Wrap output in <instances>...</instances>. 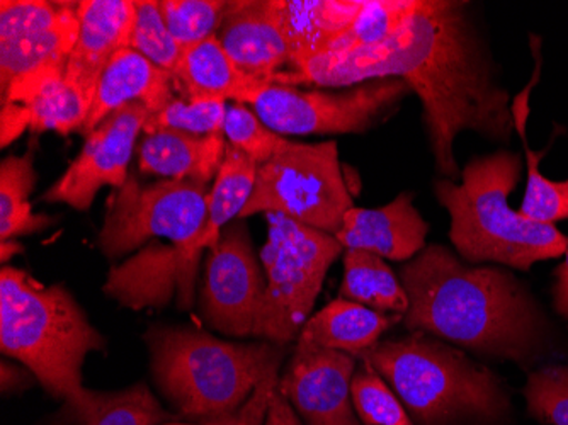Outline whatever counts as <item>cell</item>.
<instances>
[{
  "mask_svg": "<svg viewBox=\"0 0 568 425\" xmlns=\"http://www.w3.org/2000/svg\"><path fill=\"white\" fill-rule=\"evenodd\" d=\"M225 140V133L206 136L175 130L146 133L140 143V172L171 181L210 185L215 182L225 161L229 146Z\"/></svg>",
  "mask_w": 568,
  "mask_h": 425,
  "instance_id": "obj_18",
  "label": "cell"
},
{
  "mask_svg": "<svg viewBox=\"0 0 568 425\" xmlns=\"http://www.w3.org/2000/svg\"><path fill=\"white\" fill-rule=\"evenodd\" d=\"M75 4L47 0H2L0 2V41L50 30L60 24Z\"/></svg>",
  "mask_w": 568,
  "mask_h": 425,
  "instance_id": "obj_33",
  "label": "cell"
},
{
  "mask_svg": "<svg viewBox=\"0 0 568 425\" xmlns=\"http://www.w3.org/2000/svg\"><path fill=\"white\" fill-rule=\"evenodd\" d=\"M210 185L162 181L142 184L130 175L108 201L99 247L110 259L139 252L150 242L168 241L183 251L187 270L197 276L196 242L209 215Z\"/></svg>",
  "mask_w": 568,
  "mask_h": 425,
  "instance_id": "obj_8",
  "label": "cell"
},
{
  "mask_svg": "<svg viewBox=\"0 0 568 425\" xmlns=\"http://www.w3.org/2000/svg\"><path fill=\"white\" fill-rule=\"evenodd\" d=\"M400 318V315H386L359 303L337 298L310 316L298 338L361 360Z\"/></svg>",
  "mask_w": 568,
  "mask_h": 425,
  "instance_id": "obj_23",
  "label": "cell"
},
{
  "mask_svg": "<svg viewBox=\"0 0 568 425\" xmlns=\"http://www.w3.org/2000/svg\"><path fill=\"white\" fill-rule=\"evenodd\" d=\"M153 385L179 421L197 425L237 412L280 373L284 345L216 337L190 325H153L145 334Z\"/></svg>",
  "mask_w": 568,
  "mask_h": 425,
  "instance_id": "obj_3",
  "label": "cell"
},
{
  "mask_svg": "<svg viewBox=\"0 0 568 425\" xmlns=\"http://www.w3.org/2000/svg\"><path fill=\"white\" fill-rule=\"evenodd\" d=\"M412 91L402 79H379L339 91L266 84L248 104L280 135L365 133L394 117Z\"/></svg>",
  "mask_w": 568,
  "mask_h": 425,
  "instance_id": "obj_10",
  "label": "cell"
},
{
  "mask_svg": "<svg viewBox=\"0 0 568 425\" xmlns=\"http://www.w3.org/2000/svg\"><path fill=\"white\" fill-rule=\"evenodd\" d=\"M264 425H303L295 408L281 395L280 388L274 393L273 404H271L270 414H267Z\"/></svg>",
  "mask_w": 568,
  "mask_h": 425,
  "instance_id": "obj_39",
  "label": "cell"
},
{
  "mask_svg": "<svg viewBox=\"0 0 568 425\" xmlns=\"http://www.w3.org/2000/svg\"><path fill=\"white\" fill-rule=\"evenodd\" d=\"M223 133L229 145L247 155L257 168L292 145V140L271 130L254 111L239 102L226 108Z\"/></svg>",
  "mask_w": 568,
  "mask_h": 425,
  "instance_id": "obj_28",
  "label": "cell"
},
{
  "mask_svg": "<svg viewBox=\"0 0 568 425\" xmlns=\"http://www.w3.org/2000/svg\"><path fill=\"white\" fill-rule=\"evenodd\" d=\"M149 118L143 104H128L110 114L85 136L81 153L44 193L43 201L88 211L102 188H121L130 178L133 150Z\"/></svg>",
  "mask_w": 568,
  "mask_h": 425,
  "instance_id": "obj_12",
  "label": "cell"
},
{
  "mask_svg": "<svg viewBox=\"0 0 568 425\" xmlns=\"http://www.w3.org/2000/svg\"><path fill=\"white\" fill-rule=\"evenodd\" d=\"M385 380L420 425L462 415H497L506 408L503 382L458 347L426 334L379 341L361 356Z\"/></svg>",
  "mask_w": 568,
  "mask_h": 425,
  "instance_id": "obj_6",
  "label": "cell"
},
{
  "mask_svg": "<svg viewBox=\"0 0 568 425\" xmlns=\"http://www.w3.org/2000/svg\"><path fill=\"white\" fill-rule=\"evenodd\" d=\"M172 79L174 91L186 101H235L239 104H248L261 88L270 84L242 72L226 55L216 34L184 48Z\"/></svg>",
  "mask_w": 568,
  "mask_h": 425,
  "instance_id": "obj_19",
  "label": "cell"
},
{
  "mask_svg": "<svg viewBox=\"0 0 568 425\" xmlns=\"http://www.w3.org/2000/svg\"><path fill=\"white\" fill-rule=\"evenodd\" d=\"M335 142L296 143L257 168L254 191L239 220L280 213L322 232H339L353 210Z\"/></svg>",
  "mask_w": 568,
  "mask_h": 425,
  "instance_id": "obj_9",
  "label": "cell"
},
{
  "mask_svg": "<svg viewBox=\"0 0 568 425\" xmlns=\"http://www.w3.org/2000/svg\"><path fill=\"white\" fill-rule=\"evenodd\" d=\"M67 67H47L38 72L18 77L2 92V102H16L28 108L31 131H55L70 135L82 131L88 120L89 104L81 92L65 81Z\"/></svg>",
  "mask_w": 568,
  "mask_h": 425,
  "instance_id": "obj_20",
  "label": "cell"
},
{
  "mask_svg": "<svg viewBox=\"0 0 568 425\" xmlns=\"http://www.w3.org/2000/svg\"><path fill=\"white\" fill-rule=\"evenodd\" d=\"M79 37L77 8L50 30L0 41V92L14 79L47 67H67Z\"/></svg>",
  "mask_w": 568,
  "mask_h": 425,
  "instance_id": "obj_24",
  "label": "cell"
},
{
  "mask_svg": "<svg viewBox=\"0 0 568 425\" xmlns=\"http://www.w3.org/2000/svg\"><path fill=\"white\" fill-rule=\"evenodd\" d=\"M519 213L526 219L548 225L568 220V179L551 181L541 172L528 174L525 200Z\"/></svg>",
  "mask_w": 568,
  "mask_h": 425,
  "instance_id": "obj_35",
  "label": "cell"
},
{
  "mask_svg": "<svg viewBox=\"0 0 568 425\" xmlns=\"http://www.w3.org/2000/svg\"><path fill=\"white\" fill-rule=\"evenodd\" d=\"M33 382H38V380L28 367L22 366L18 361H9L8 357L2 360V392H24L33 385Z\"/></svg>",
  "mask_w": 568,
  "mask_h": 425,
  "instance_id": "obj_38",
  "label": "cell"
},
{
  "mask_svg": "<svg viewBox=\"0 0 568 425\" xmlns=\"http://www.w3.org/2000/svg\"><path fill=\"white\" fill-rule=\"evenodd\" d=\"M179 421L145 383L114 392L82 389L40 425H164Z\"/></svg>",
  "mask_w": 568,
  "mask_h": 425,
  "instance_id": "obj_21",
  "label": "cell"
},
{
  "mask_svg": "<svg viewBox=\"0 0 568 425\" xmlns=\"http://www.w3.org/2000/svg\"><path fill=\"white\" fill-rule=\"evenodd\" d=\"M264 296L263 262L255 254L245 220H234L209 249L197 300L201 318L225 337H254Z\"/></svg>",
  "mask_w": 568,
  "mask_h": 425,
  "instance_id": "obj_11",
  "label": "cell"
},
{
  "mask_svg": "<svg viewBox=\"0 0 568 425\" xmlns=\"http://www.w3.org/2000/svg\"><path fill=\"white\" fill-rule=\"evenodd\" d=\"M529 414L551 425H568V366H547L526 383Z\"/></svg>",
  "mask_w": 568,
  "mask_h": 425,
  "instance_id": "obj_34",
  "label": "cell"
},
{
  "mask_svg": "<svg viewBox=\"0 0 568 425\" xmlns=\"http://www.w3.org/2000/svg\"><path fill=\"white\" fill-rule=\"evenodd\" d=\"M0 120H2V149L11 145L28 128H31L30 111L26 105L16 104V102L2 104Z\"/></svg>",
  "mask_w": 568,
  "mask_h": 425,
  "instance_id": "obj_37",
  "label": "cell"
},
{
  "mask_svg": "<svg viewBox=\"0 0 568 425\" xmlns=\"http://www.w3.org/2000/svg\"><path fill=\"white\" fill-rule=\"evenodd\" d=\"M136 0L77 2L79 37L67 62L65 81L81 92L91 110L102 72L130 44Z\"/></svg>",
  "mask_w": 568,
  "mask_h": 425,
  "instance_id": "obj_14",
  "label": "cell"
},
{
  "mask_svg": "<svg viewBox=\"0 0 568 425\" xmlns=\"http://www.w3.org/2000/svg\"><path fill=\"white\" fill-rule=\"evenodd\" d=\"M339 298L359 303L382 313L405 315L410 302L400 277L390 265L372 252L347 249Z\"/></svg>",
  "mask_w": 568,
  "mask_h": 425,
  "instance_id": "obj_25",
  "label": "cell"
},
{
  "mask_svg": "<svg viewBox=\"0 0 568 425\" xmlns=\"http://www.w3.org/2000/svg\"><path fill=\"white\" fill-rule=\"evenodd\" d=\"M365 0H277L290 69L317 59L353 24ZM286 70V72H288Z\"/></svg>",
  "mask_w": 568,
  "mask_h": 425,
  "instance_id": "obj_22",
  "label": "cell"
},
{
  "mask_svg": "<svg viewBox=\"0 0 568 425\" xmlns=\"http://www.w3.org/2000/svg\"><path fill=\"white\" fill-rule=\"evenodd\" d=\"M351 396L363 425H414L394 389L369 364L354 373Z\"/></svg>",
  "mask_w": 568,
  "mask_h": 425,
  "instance_id": "obj_30",
  "label": "cell"
},
{
  "mask_svg": "<svg viewBox=\"0 0 568 425\" xmlns=\"http://www.w3.org/2000/svg\"><path fill=\"white\" fill-rule=\"evenodd\" d=\"M521 171L519 153L497 150L471 159L462 169L459 182H434V196L452 220L449 241L463 261L529 271L536 262L567 252L568 236L557 226L526 219L509 206Z\"/></svg>",
  "mask_w": 568,
  "mask_h": 425,
  "instance_id": "obj_4",
  "label": "cell"
},
{
  "mask_svg": "<svg viewBox=\"0 0 568 425\" xmlns=\"http://www.w3.org/2000/svg\"><path fill=\"white\" fill-rule=\"evenodd\" d=\"M417 0H365L353 24L322 55H343L394 37L416 8Z\"/></svg>",
  "mask_w": 568,
  "mask_h": 425,
  "instance_id": "obj_27",
  "label": "cell"
},
{
  "mask_svg": "<svg viewBox=\"0 0 568 425\" xmlns=\"http://www.w3.org/2000/svg\"><path fill=\"white\" fill-rule=\"evenodd\" d=\"M354 373L356 357L298 338L277 388L303 425H363L351 396Z\"/></svg>",
  "mask_w": 568,
  "mask_h": 425,
  "instance_id": "obj_13",
  "label": "cell"
},
{
  "mask_svg": "<svg viewBox=\"0 0 568 425\" xmlns=\"http://www.w3.org/2000/svg\"><path fill=\"white\" fill-rule=\"evenodd\" d=\"M427 232L429 225L414 206V194L400 193L385 206L347 211L334 236L344 251L356 249L382 259L408 262L426 249Z\"/></svg>",
  "mask_w": 568,
  "mask_h": 425,
  "instance_id": "obj_16",
  "label": "cell"
},
{
  "mask_svg": "<svg viewBox=\"0 0 568 425\" xmlns=\"http://www.w3.org/2000/svg\"><path fill=\"white\" fill-rule=\"evenodd\" d=\"M554 305L558 315L568 321V249L564 262L555 271Z\"/></svg>",
  "mask_w": 568,
  "mask_h": 425,
  "instance_id": "obj_40",
  "label": "cell"
},
{
  "mask_svg": "<svg viewBox=\"0 0 568 425\" xmlns=\"http://www.w3.org/2000/svg\"><path fill=\"white\" fill-rule=\"evenodd\" d=\"M280 373L271 375L264 380L257 388L254 389L248 401L234 414L223 415V417L204 421L197 425H264L267 414H270L271 404H273L274 393L280 385Z\"/></svg>",
  "mask_w": 568,
  "mask_h": 425,
  "instance_id": "obj_36",
  "label": "cell"
},
{
  "mask_svg": "<svg viewBox=\"0 0 568 425\" xmlns=\"http://www.w3.org/2000/svg\"><path fill=\"white\" fill-rule=\"evenodd\" d=\"M226 8L225 0H161L169 33L183 50L215 37Z\"/></svg>",
  "mask_w": 568,
  "mask_h": 425,
  "instance_id": "obj_31",
  "label": "cell"
},
{
  "mask_svg": "<svg viewBox=\"0 0 568 425\" xmlns=\"http://www.w3.org/2000/svg\"><path fill=\"white\" fill-rule=\"evenodd\" d=\"M37 181L33 153L6 156L0 164V241H16L53 223L50 216L34 215L31 208Z\"/></svg>",
  "mask_w": 568,
  "mask_h": 425,
  "instance_id": "obj_26",
  "label": "cell"
},
{
  "mask_svg": "<svg viewBox=\"0 0 568 425\" xmlns=\"http://www.w3.org/2000/svg\"><path fill=\"white\" fill-rule=\"evenodd\" d=\"M133 51L145 57L149 62L165 72L174 73L183 48L169 33L161 2L158 0H136L135 21H133L130 44Z\"/></svg>",
  "mask_w": 568,
  "mask_h": 425,
  "instance_id": "obj_29",
  "label": "cell"
},
{
  "mask_svg": "<svg viewBox=\"0 0 568 425\" xmlns=\"http://www.w3.org/2000/svg\"><path fill=\"white\" fill-rule=\"evenodd\" d=\"M216 38L235 65L254 79L271 84L274 77L290 69L277 0L229 2Z\"/></svg>",
  "mask_w": 568,
  "mask_h": 425,
  "instance_id": "obj_15",
  "label": "cell"
},
{
  "mask_svg": "<svg viewBox=\"0 0 568 425\" xmlns=\"http://www.w3.org/2000/svg\"><path fill=\"white\" fill-rule=\"evenodd\" d=\"M0 350L28 367L48 395L65 402L84 389L85 357L106 350V338L65 286H47L6 264L0 271Z\"/></svg>",
  "mask_w": 568,
  "mask_h": 425,
  "instance_id": "obj_5",
  "label": "cell"
},
{
  "mask_svg": "<svg viewBox=\"0 0 568 425\" xmlns=\"http://www.w3.org/2000/svg\"><path fill=\"white\" fill-rule=\"evenodd\" d=\"M174 94L172 73L153 65L132 48H124L102 72L81 133L91 135L110 114L128 104L145 105L150 117L161 113Z\"/></svg>",
  "mask_w": 568,
  "mask_h": 425,
  "instance_id": "obj_17",
  "label": "cell"
},
{
  "mask_svg": "<svg viewBox=\"0 0 568 425\" xmlns=\"http://www.w3.org/2000/svg\"><path fill=\"white\" fill-rule=\"evenodd\" d=\"M0 249H2V265L8 264L9 259L14 257L16 254H21L22 245L18 244L16 241L2 242L0 244Z\"/></svg>",
  "mask_w": 568,
  "mask_h": 425,
  "instance_id": "obj_41",
  "label": "cell"
},
{
  "mask_svg": "<svg viewBox=\"0 0 568 425\" xmlns=\"http://www.w3.org/2000/svg\"><path fill=\"white\" fill-rule=\"evenodd\" d=\"M264 216L267 235L260 257L266 276V296L254 338L286 347L298 341L325 276L344 247L331 233L310 229L280 213Z\"/></svg>",
  "mask_w": 568,
  "mask_h": 425,
  "instance_id": "obj_7",
  "label": "cell"
},
{
  "mask_svg": "<svg viewBox=\"0 0 568 425\" xmlns=\"http://www.w3.org/2000/svg\"><path fill=\"white\" fill-rule=\"evenodd\" d=\"M404 324L463 350L528 364L544 347L547 321L531 293L496 265H470L434 244L405 262Z\"/></svg>",
  "mask_w": 568,
  "mask_h": 425,
  "instance_id": "obj_2",
  "label": "cell"
},
{
  "mask_svg": "<svg viewBox=\"0 0 568 425\" xmlns=\"http://www.w3.org/2000/svg\"><path fill=\"white\" fill-rule=\"evenodd\" d=\"M388 77L402 79L423 104L430 153L443 179L456 181L462 174L455 142L463 131L510 142L516 131L513 105L497 82L471 2L417 0L400 30L388 38Z\"/></svg>",
  "mask_w": 568,
  "mask_h": 425,
  "instance_id": "obj_1",
  "label": "cell"
},
{
  "mask_svg": "<svg viewBox=\"0 0 568 425\" xmlns=\"http://www.w3.org/2000/svg\"><path fill=\"white\" fill-rule=\"evenodd\" d=\"M226 118V102L186 101L174 98L161 113L152 114L146 120L143 131L153 133L158 130H175L191 135H215L223 133Z\"/></svg>",
  "mask_w": 568,
  "mask_h": 425,
  "instance_id": "obj_32",
  "label": "cell"
}]
</instances>
